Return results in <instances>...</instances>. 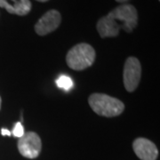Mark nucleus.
<instances>
[{
    "mask_svg": "<svg viewBox=\"0 0 160 160\" xmlns=\"http://www.w3.org/2000/svg\"><path fill=\"white\" fill-rule=\"evenodd\" d=\"M56 84L58 87L62 88L65 91H69L73 87V81L68 76H61L56 80Z\"/></svg>",
    "mask_w": 160,
    "mask_h": 160,
    "instance_id": "10",
    "label": "nucleus"
},
{
    "mask_svg": "<svg viewBox=\"0 0 160 160\" xmlns=\"http://www.w3.org/2000/svg\"><path fill=\"white\" fill-rule=\"evenodd\" d=\"M132 149L141 160H156L158 156L157 146L146 138H137L134 140Z\"/></svg>",
    "mask_w": 160,
    "mask_h": 160,
    "instance_id": "7",
    "label": "nucleus"
},
{
    "mask_svg": "<svg viewBox=\"0 0 160 160\" xmlns=\"http://www.w3.org/2000/svg\"><path fill=\"white\" fill-rule=\"evenodd\" d=\"M1 102H2V100H1V97H0V109H1Z\"/></svg>",
    "mask_w": 160,
    "mask_h": 160,
    "instance_id": "16",
    "label": "nucleus"
},
{
    "mask_svg": "<svg viewBox=\"0 0 160 160\" xmlns=\"http://www.w3.org/2000/svg\"><path fill=\"white\" fill-rule=\"evenodd\" d=\"M88 102L96 114L106 118L118 117L125 109V104L120 100L104 93H92L88 99Z\"/></svg>",
    "mask_w": 160,
    "mask_h": 160,
    "instance_id": "1",
    "label": "nucleus"
},
{
    "mask_svg": "<svg viewBox=\"0 0 160 160\" xmlns=\"http://www.w3.org/2000/svg\"><path fill=\"white\" fill-rule=\"evenodd\" d=\"M18 149L24 158L33 159L38 157L42 149L41 139L38 133L28 132L24 133L18 141Z\"/></svg>",
    "mask_w": 160,
    "mask_h": 160,
    "instance_id": "4",
    "label": "nucleus"
},
{
    "mask_svg": "<svg viewBox=\"0 0 160 160\" xmlns=\"http://www.w3.org/2000/svg\"><path fill=\"white\" fill-rule=\"evenodd\" d=\"M95 56L96 53L92 46L86 43H80L68 52L66 62L70 69L83 70L91 67L94 62Z\"/></svg>",
    "mask_w": 160,
    "mask_h": 160,
    "instance_id": "2",
    "label": "nucleus"
},
{
    "mask_svg": "<svg viewBox=\"0 0 160 160\" xmlns=\"http://www.w3.org/2000/svg\"><path fill=\"white\" fill-rule=\"evenodd\" d=\"M118 3H121V4H126V2H128L129 0H116Z\"/></svg>",
    "mask_w": 160,
    "mask_h": 160,
    "instance_id": "14",
    "label": "nucleus"
},
{
    "mask_svg": "<svg viewBox=\"0 0 160 160\" xmlns=\"http://www.w3.org/2000/svg\"><path fill=\"white\" fill-rule=\"evenodd\" d=\"M36 1H38V2H43V3H44V2H47L48 0H36Z\"/></svg>",
    "mask_w": 160,
    "mask_h": 160,
    "instance_id": "15",
    "label": "nucleus"
},
{
    "mask_svg": "<svg viewBox=\"0 0 160 160\" xmlns=\"http://www.w3.org/2000/svg\"><path fill=\"white\" fill-rule=\"evenodd\" d=\"M124 85L127 92H133L139 86L142 77V66L137 58L128 57L124 67Z\"/></svg>",
    "mask_w": 160,
    "mask_h": 160,
    "instance_id": "5",
    "label": "nucleus"
},
{
    "mask_svg": "<svg viewBox=\"0 0 160 160\" xmlns=\"http://www.w3.org/2000/svg\"><path fill=\"white\" fill-rule=\"evenodd\" d=\"M109 15L115 21L120 22L121 29H124L127 33L132 32L137 26V10L134 6L129 4H123L116 7L109 12Z\"/></svg>",
    "mask_w": 160,
    "mask_h": 160,
    "instance_id": "3",
    "label": "nucleus"
},
{
    "mask_svg": "<svg viewBox=\"0 0 160 160\" xmlns=\"http://www.w3.org/2000/svg\"><path fill=\"white\" fill-rule=\"evenodd\" d=\"M18 2V0H0V7L6 9L11 14H14L13 6Z\"/></svg>",
    "mask_w": 160,
    "mask_h": 160,
    "instance_id": "11",
    "label": "nucleus"
},
{
    "mask_svg": "<svg viewBox=\"0 0 160 160\" xmlns=\"http://www.w3.org/2000/svg\"><path fill=\"white\" fill-rule=\"evenodd\" d=\"M1 133H2V135L3 136H10L11 135V132L9 131V130H7L6 128H2V130H1Z\"/></svg>",
    "mask_w": 160,
    "mask_h": 160,
    "instance_id": "13",
    "label": "nucleus"
},
{
    "mask_svg": "<svg viewBox=\"0 0 160 160\" xmlns=\"http://www.w3.org/2000/svg\"><path fill=\"white\" fill-rule=\"evenodd\" d=\"M24 129H23V126L22 125V123L18 122L17 124L14 126L13 127V130H12V134L15 136V137L21 138L24 134Z\"/></svg>",
    "mask_w": 160,
    "mask_h": 160,
    "instance_id": "12",
    "label": "nucleus"
},
{
    "mask_svg": "<svg viewBox=\"0 0 160 160\" xmlns=\"http://www.w3.org/2000/svg\"><path fill=\"white\" fill-rule=\"evenodd\" d=\"M31 3L29 0H18V2L13 6L14 14L19 16L27 15L31 10Z\"/></svg>",
    "mask_w": 160,
    "mask_h": 160,
    "instance_id": "9",
    "label": "nucleus"
},
{
    "mask_svg": "<svg viewBox=\"0 0 160 160\" xmlns=\"http://www.w3.org/2000/svg\"><path fill=\"white\" fill-rule=\"evenodd\" d=\"M97 31L102 38H115L119 34L121 28L118 22H116L109 14L102 17L97 22Z\"/></svg>",
    "mask_w": 160,
    "mask_h": 160,
    "instance_id": "8",
    "label": "nucleus"
},
{
    "mask_svg": "<svg viewBox=\"0 0 160 160\" xmlns=\"http://www.w3.org/2000/svg\"><path fill=\"white\" fill-rule=\"evenodd\" d=\"M62 22L61 13L57 10H50L40 18L35 25V31L39 36L46 35L54 31L60 26Z\"/></svg>",
    "mask_w": 160,
    "mask_h": 160,
    "instance_id": "6",
    "label": "nucleus"
}]
</instances>
